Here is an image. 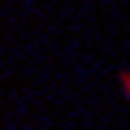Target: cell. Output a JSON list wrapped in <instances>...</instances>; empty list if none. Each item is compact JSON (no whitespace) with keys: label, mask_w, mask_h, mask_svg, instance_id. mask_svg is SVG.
<instances>
[{"label":"cell","mask_w":130,"mask_h":130,"mask_svg":"<svg viewBox=\"0 0 130 130\" xmlns=\"http://www.w3.org/2000/svg\"><path fill=\"white\" fill-rule=\"evenodd\" d=\"M117 78H121V91H126V100H130V70H121Z\"/></svg>","instance_id":"obj_1"}]
</instances>
